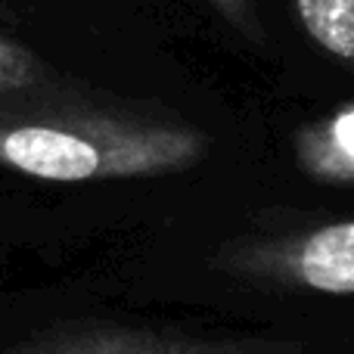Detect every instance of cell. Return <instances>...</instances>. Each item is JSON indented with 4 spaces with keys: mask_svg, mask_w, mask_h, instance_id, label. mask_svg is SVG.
Masks as SVG:
<instances>
[{
    "mask_svg": "<svg viewBox=\"0 0 354 354\" xmlns=\"http://www.w3.org/2000/svg\"><path fill=\"white\" fill-rule=\"evenodd\" d=\"M208 134L171 109L59 84L0 103V168L47 183L165 177L196 168Z\"/></svg>",
    "mask_w": 354,
    "mask_h": 354,
    "instance_id": "1",
    "label": "cell"
},
{
    "mask_svg": "<svg viewBox=\"0 0 354 354\" xmlns=\"http://www.w3.org/2000/svg\"><path fill=\"white\" fill-rule=\"evenodd\" d=\"M212 264L233 280L264 289L354 295V218L227 243Z\"/></svg>",
    "mask_w": 354,
    "mask_h": 354,
    "instance_id": "2",
    "label": "cell"
},
{
    "mask_svg": "<svg viewBox=\"0 0 354 354\" xmlns=\"http://www.w3.org/2000/svg\"><path fill=\"white\" fill-rule=\"evenodd\" d=\"M0 354H305L299 339L277 333H199L180 326L68 320L37 330Z\"/></svg>",
    "mask_w": 354,
    "mask_h": 354,
    "instance_id": "3",
    "label": "cell"
},
{
    "mask_svg": "<svg viewBox=\"0 0 354 354\" xmlns=\"http://www.w3.org/2000/svg\"><path fill=\"white\" fill-rule=\"evenodd\" d=\"M292 153L311 180L354 187V103L301 124L292 137Z\"/></svg>",
    "mask_w": 354,
    "mask_h": 354,
    "instance_id": "4",
    "label": "cell"
},
{
    "mask_svg": "<svg viewBox=\"0 0 354 354\" xmlns=\"http://www.w3.org/2000/svg\"><path fill=\"white\" fill-rule=\"evenodd\" d=\"M295 16L317 47L354 66V0H292Z\"/></svg>",
    "mask_w": 354,
    "mask_h": 354,
    "instance_id": "5",
    "label": "cell"
},
{
    "mask_svg": "<svg viewBox=\"0 0 354 354\" xmlns=\"http://www.w3.org/2000/svg\"><path fill=\"white\" fill-rule=\"evenodd\" d=\"M59 84L66 81L47 66V59H41L25 44L0 37V103L35 97V93L53 91Z\"/></svg>",
    "mask_w": 354,
    "mask_h": 354,
    "instance_id": "6",
    "label": "cell"
},
{
    "mask_svg": "<svg viewBox=\"0 0 354 354\" xmlns=\"http://www.w3.org/2000/svg\"><path fill=\"white\" fill-rule=\"evenodd\" d=\"M233 31L245 37L252 44H264V25H261V12H258L255 0H205Z\"/></svg>",
    "mask_w": 354,
    "mask_h": 354,
    "instance_id": "7",
    "label": "cell"
}]
</instances>
